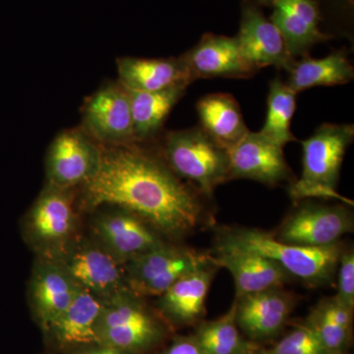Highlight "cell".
<instances>
[{"label":"cell","instance_id":"obj_10","mask_svg":"<svg viewBox=\"0 0 354 354\" xmlns=\"http://www.w3.org/2000/svg\"><path fill=\"white\" fill-rule=\"evenodd\" d=\"M82 128L102 146L136 143L127 88L111 83L91 95L84 106Z\"/></svg>","mask_w":354,"mask_h":354},{"label":"cell","instance_id":"obj_11","mask_svg":"<svg viewBox=\"0 0 354 354\" xmlns=\"http://www.w3.org/2000/svg\"><path fill=\"white\" fill-rule=\"evenodd\" d=\"M91 228L95 241L122 265L165 244L162 235L152 225L115 207L95 216Z\"/></svg>","mask_w":354,"mask_h":354},{"label":"cell","instance_id":"obj_24","mask_svg":"<svg viewBox=\"0 0 354 354\" xmlns=\"http://www.w3.org/2000/svg\"><path fill=\"white\" fill-rule=\"evenodd\" d=\"M286 85L297 94L315 87L344 85L354 78V68L348 55L335 51L324 58L302 57L288 70Z\"/></svg>","mask_w":354,"mask_h":354},{"label":"cell","instance_id":"obj_8","mask_svg":"<svg viewBox=\"0 0 354 354\" xmlns=\"http://www.w3.org/2000/svg\"><path fill=\"white\" fill-rule=\"evenodd\" d=\"M102 147L83 128L59 133L48 148L46 160L48 183L64 189L84 185L97 174Z\"/></svg>","mask_w":354,"mask_h":354},{"label":"cell","instance_id":"obj_6","mask_svg":"<svg viewBox=\"0 0 354 354\" xmlns=\"http://www.w3.org/2000/svg\"><path fill=\"white\" fill-rule=\"evenodd\" d=\"M95 332L97 344L141 354L162 341L165 328L140 297L127 291L104 301Z\"/></svg>","mask_w":354,"mask_h":354},{"label":"cell","instance_id":"obj_4","mask_svg":"<svg viewBox=\"0 0 354 354\" xmlns=\"http://www.w3.org/2000/svg\"><path fill=\"white\" fill-rule=\"evenodd\" d=\"M21 227L25 241L37 257L59 260L78 239V218L71 189L46 184Z\"/></svg>","mask_w":354,"mask_h":354},{"label":"cell","instance_id":"obj_29","mask_svg":"<svg viewBox=\"0 0 354 354\" xmlns=\"http://www.w3.org/2000/svg\"><path fill=\"white\" fill-rule=\"evenodd\" d=\"M258 354H330L314 330L307 325L297 326L285 337L268 349H260Z\"/></svg>","mask_w":354,"mask_h":354},{"label":"cell","instance_id":"obj_30","mask_svg":"<svg viewBox=\"0 0 354 354\" xmlns=\"http://www.w3.org/2000/svg\"><path fill=\"white\" fill-rule=\"evenodd\" d=\"M337 293L335 297L354 308V253L353 250L342 252L337 265Z\"/></svg>","mask_w":354,"mask_h":354},{"label":"cell","instance_id":"obj_17","mask_svg":"<svg viewBox=\"0 0 354 354\" xmlns=\"http://www.w3.org/2000/svg\"><path fill=\"white\" fill-rule=\"evenodd\" d=\"M181 57L193 82L197 79L249 78L258 71L242 55L235 37L208 32Z\"/></svg>","mask_w":354,"mask_h":354},{"label":"cell","instance_id":"obj_33","mask_svg":"<svg viewBox=\"0 0 354 354\" xmlns=\"http://www.w3.org/2000/svg\"><path fill=\"white\" fill-rule=\"evenodd\" d=\"M255 1L258 2L259 4H263V6H272L274 2H276V0H255Z\"/></svg>","mask_w":354,"mask_h":354},{"label":"cell","instance_id":"obj_14","mask_svg":"<svg viewBox=\"0 0 354 354\" xmlns=\"http://www.w3.org/2000/svg\"><path fill=\"white\" fill-rule=\"evenodd\" d=\"M283 149L260 131L249 132L227 151L230 180L247 178L271 186L286 180L291 171Z\"/></svg>","mask_w":354,"mask_h":354},{"label":"cell","instance_id":"obj_15","mask_svg":"<svg viewBox=\"0 0 354 354\" xmlns=\"http://www.w3.org/2000/svg\"><path fill=\"white\" fill-rule=\"evenodd\" d=\"M295 304V297L281 288L251 293L235 300V320L249 341H266L283 329Z\"/></svg>","mask_w":354,"mask_h":354},{"label":"cell","instance_id":"obj_7","mask_svg":"<svg viewBox=\"0 0 354 354\" xmlns=\"http://www.w3.org/2000/svg\"><path fill=\"white\" fill-rule=\"evenodd\" d=\"M209 263V256L165 243L128 261L123 267L133 295L160 297L179 279Z\"/></svg>","mask_w":354,"mask_h":354},{"label":"cell","instance_id":"obj_22","mask_svg":"<svg viewBox=\"0 0 354 354\" xmlns=\"http://www.w3.org/2000/svg\"><path fill=\"white\" fill-rule=\"evenodd\" d=\"M216 268L211 262L176 281L160 297L162 313L171 322L181 325L198 320L204 312Z\"/></svg>","mask_w":354,"mask_h":354},{"label":"cell","instance_id":"obj_25","mask_svg":"<svg viewBox=\"0 0 354 354\" xmlns=\"http://www.w3.org/2000/svg\"><path fill=\"white\" fill-rule=\"evenodd\" d=\"M188 86H176L158 92L128 91L131 104L133 132L135 142L152 138L160 128L171 109L183 97Z\"/></svg>","mask_w":354,"mask_h":354},{"label":"cell","instance_id":"obj_5","mask_svg":"<svg viewBox=\"0 0 354 354\" xmlns=\"http://www.w3.org/2000/svg\"><path fill=\"white\" fill-rule=\"evenodd\" d=\"M164 155L167 167L179 178L194 183L203 194H213L218 185L230 180L227 151L200 127L167 133Z\"/></svg>","mask_w":354,"mask_h":354},{"label":"cell","instance_id":"obj_27","mask_svg":"<svg viewBox=\"0 0 354 354\" xmlns=\"http://www.w3.org/2000/svg\"><path fill=\"white\" fill-rule=\"evenodd\" d=\"M193 337L202 354H258L261 349L257 342L241 335L235 320V302L225 315L200 326Z\"/></svg>","mask_w":354,"mask_h":354},{"label":"cell","instance_id":"obj_13","mask_svg":"<svg viewBox=\"0 0 354 354\" xmlns=\"http://www.w3.org/2000/svg\"><path fill=\"white\" fill-rule=\"evenodd\" d=\"M78 288V283L59 261L37 257L28 297L35 320L44 332L69 306Z\"/></svg>","mask_w":354,"mask_h":354},{"label":"cell","instance_id":"obj_16","mask_svg":"<svg viewBox=\"0 0 354 354\" xmlns=\"http://www.w3.org/2000/svg\"><path fill=\"white\" fill-rule=\"evenodd\" d=\"M235 38L242 55L256 70L274 66L288 71L295 62L277 26L252 3L244 4Z\"/></svg>","mask_w":354,"mask_h":354},{"label":"cell","instance_id":"obj_21","mask_svg":"<svg viewBox=\"0 0 354 354\" xmlns=\"http://www.w3.org/2000/svg\"><path fill=\"white\" fill-rule=\"evenodd\" d=\"M116 64L118 83L134 92H158L193 82L181 57H121Z\"/></svg>","mask_w":354,"mask_h":354},{"label":"cell","instance_id":"obj_2","mask_svg":"<svg viewBox=\"0 0 354 354\" xmlns=\"http://www.w3.org/2000/svg\"><path fill=\"white\" fill-rule=\"evenodd\" d=\"M218 250H241L259 254L281 266L290 276L309 286H321L333 279L342 250L339 244L307 247L285 243L271 234L251 228H227L218 236Z\"/></svg>","mask_w":354,"mask_h":354},{"label":"cell","instance_id":"obj_9","mask_svg":"<svg viewBox=\"0 0 354 354\" xmlns=\"http://www.w3.org/2000/svg\"><path fill=\"white\" fill-rule=\"evenodd\" d=\"M57 261L64 265L76 283L104 301L130 291L123 265L95 239H77Z\"/></svg>","mask_w":354,"mask_h":354},{"label":"cell","instance_id":"obj_18","mask_svg":"<svg viewBox=\"0 0 354 354\" xmlns=\"http://www.w3.org/2000/svg\"><path fill=\"white\" fill-rule=\"evenodd\" d=\"M272 22L277 26L293 59L308 55L317 44L330 39L319 28L320 9L317 0H276Z\"/></svg>","mask_w":354,"mask_h":354},{"label":"cell","instance_id":"obj_3","mask_svg":"<svg viewBox=\"0 0 354 354\" xmlns=\"http://www.w3.org/2000/svg\"><path fill=\"white\" fill-rule=\"evenodd\" d=\"M354 139L353 124L321 125L308 139L301 142V176L290 188L295 201L304 198H325L353 204L337 191L342 162Z\"/></svg>","mask_w":354,"mask_h":354},{"label":"cell","instance_id":"obj_31","mask_svg":"<svg viewBox=\"0 0 354 354\" xmlns=\"http://www.w3.org/2000/svg\"><path fill=\"white\" fill-rule=\"evenodd\" d=\"M162 354H202L194 337H179Z\"/></svg>","mask_w":354,"mask_h":354},{"label":"cell","instance_id":"obj_12","mask_svg":"<svg viewBox=\"0 0 354 354\" xmlns=\"http://www.w3.org/2000/svg\"><path fill=\"white\" fill-rule=\"evenodd\" d=\"M353 228V218L344 207L307 203L288 216L274 237L295 245L327 247L337 244Z\"/></svg>","mask_w":354,"mask_h":354},{"label":"cell","instance_id":"obj_19","mask_svg":"<svg viewBox=\"0 0 354 354\" xmlns=\"http://www.w3.org/2000/svg\"><path fill=\"white\" fill-rule=\"evenodd\" d=\"M104 300L79 286L75 297L44 333L57 348L72 351L97 344V323Z\"/></svg>","mask_w":354,"mask_h":354},{"label":"cell","instance_id":"obj_28","mask_svg":"<svg viewBox=\"0 0 354 354\" xmlns=\"http://www.w3.org/2000/svg\"><path fill=\"white\" fill-rule=\"evenodd\" d=\"M297 95L281 79H274L270 84L267 116L260 132L281 147L297 141L290 129L297 111Z\"/></svg>","mask_w":354,"mask_h":354},{"label":"cell","instance_id":"obj_32","mask_svg":"<svg viewBox=\"0 0 354 354\" xmlns=\"http://www.w3.org/2000/svg\"><path fill=\"white\" fill-rule=\"evenodd\" d=\"M68 354H131L125 353V351H120L111 348V346H104V344H95L92 346H82L72 349L68 351Z\"/></svg>","mask_w":354,"mask_h":354},{"label":"cell","instance_id":"obj_26","mask_svg":"<svg viewBox=\"0 0 354 354\" xmlns=\"http://www.w3.org/2000/svg\"><path fill=\"white\" fill-rule=\"evenodd\" d=\"M353 310L337 297L326 298L310 314L306 324L330 354H344L351 341Z\"/></svg>","mask_w":354,"mask_h":354},{"label":"cell","instance_id":"obj_34","mask_svg":"<svg viewBox=\"0 0 354 354\" xmlns=\"http://www.w3.org/2000/svg\"></svg>","mask_w":354,"mask_h":354},{"label":"cell","instance_id":"obj_1","mask_svg":"<svg viewBox=\"0 0 354 354\" xmlns=\"http://www.w3.org/2000/svg\"><path fill=\"white\" fill-rule=\"evenodd\" d=\"M99 169L82 185V205L127 209L162 236L179 239L201 223L203 205L167 164L136 146H102Z\"/></svg>","mask_w":354,"mask_h":354},{"label":"cell","instance_id":"obj_20","mask_svg":"<svg viewBox=\"0 0 354 354\" xmlns=\"http://www.w3.org/2000/svg\"><path fill=\"white\" fill-rule=\"evenodd\" d=\"M209 261L216 268H225L234 279L236 298L269 288H281L290 278L274 261L257 253L241 250H218Z\"/></svg>","mask_w":354,"mask_h":354},{"label":"cell","instance_id":"obj_23","mask_svg":"<svg viewBox=\"0 0 354 354\" xmlns=\"http://www.w3.org/2000/svg\"><path fill=\"white\" fill-rule=\"evenodd\" d=\"M197 113L203 131L227 152L250 132L232 95H205L198 102Z\"/></svg>","mask_w":354,"mask_h":354}]
</instances>
